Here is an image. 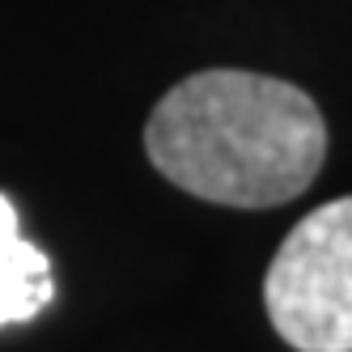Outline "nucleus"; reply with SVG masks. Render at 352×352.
Returning a JSON list of instances; mask_svg holds the SVG:
<instances>
[{
  "instance_id": "nucleus-1",
  "label": "nucleus",
  "mask_w": 352,
  "mask_h": 352,
  "mask_svg": "<svg viewBox=\"0 0 352 352\" xmlns=\"http://www.w3.org/2000/svg\"><path fill=\"white\" fill-rule=\"evenodd\" d=\"M144 148L187 195L225 208H276L322 170L327 123L314 98L289 81L208 68L153 107Z\"/></svg>"
},
{
  "instance_id": "nucleus-2",
  "label": "nucleus",
  "mask_w": 352,
  "mask_h": 352,
  "mask_svg": "<svg viewBox=\"0 0 352 352\" xmlns=\"http://www.w3.org/2000/svg\"><path fill=\"white\" fill-rule=\"evenodd\" d=\"M263 306L289 348L352 352V195L289 230L267 267Z\"/></svg>"
},
{
  "instance_id": "nucleus-3",
  "label": "nucleus",
  "mask_w": 352,
  "mask_h": 352,
  "mask_svg": "<svg viewBox=\"0 0 352 352\" xmlns=\"http://www.w3.org/2000/svg\"><path fill=\"white\" fill-rule=\"evenodd\" d=\"M56 297L52 259L21 234L13 199L0 191V327L38 318Z\"/></svg>"
}]
</instances>
